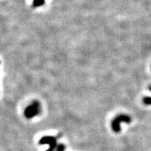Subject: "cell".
Listing matches in <instances>:
<instances>
[{
  "label": "cell",
  "mask_w": 151,
  "mask_h": 151,
  "mask_svg": "<svg viewBox=\"0 0 151 151\" xmlns=\"http://www.w3.org/2000/svg\"><path fill=\"white\" fill-rule=\"evenodd\" d=\"M132 121L131 117L127 114H119L112 120L111 127L115 133L120 132V123H130Z\"/></svg>",
  "instance_id": "obj_1"
},
{
  "label": "cell",
  "mask_w": 151,
  "mask_h": 151,
  "mask_svg": "<svg viewBox=\"0 0 151 151\" xmlns=\"http://www.w3.org/2000/svg\"><path fill=\"white\" fill-rule=\"evenodd\" d=\"M44 3H45V0H33V2H32V7L37 8V7L43 6Z\"/></svg>",
  "instance_id": "obj_4"
},
{
  "label": "cell",
  "mask_w": 151,
  "mask_h": 151,
  "mask_svg": "<svg viewBox=\"0 0 151 151\" xmlns=\"http://www.w3.org/2000/svg\"><path fill=\"white\" fill-rule=\"evenodd\" d=\"M143 103L145 105H151V97L150 96H146L143 99Z\"/></svg>",
  "instance_id": "obj_5"
},
{
  "label": "cell",
  "mask_w": 151,
  "mask_h": 151,
  "mask_svg": "<svg viewBox=\"0 0 151 151\" xmlns=\"http://www.w3.org/2000/svg\"><path fill=\"white\" fill-rule=\"evenodd\" d=\"M41 112V105L40 103L37 100H34L32 102V104L29 105L24 110V115L27 119L31 118L39 115Z\"/></svg>",
  "instance_id": "obj_2"
},
{
  "label": "cell",
  "mask_w": 151,
  "mask_h": 151,
  "mask_svg": "<svg viewBox=\"0 0 151 151\" xmlns=\"http://www.w3.org/2000/svg\"><path fill=\"white\" fill-rule=\"evenodd\" d=\"M66 149V147L64 144L63 143H60V144H58L57 147H56V151H64Z\"/></svg>",
  "instance_id": "obj_6"
},
{
  "label": "cell",
  "mask_w": 151,
  "mask_h": 151,
  "mask_svg": "<svg viewBox=\"0 0 151 151\" xmlns=\"http://www.w3.org/2000/svg\"><path fill=\"white\" fill-rule=\"evenodd\" d=\"M149 90H150V91H151V85H150V86H149Z\"/></svg>",
  "instance_id": "obj_7"
},
{
  "label": "cell",
  "mask_w": 151,
  "mask_h": 151,
  "mask_svg": "<svg viewBox=\"0 0 151 151\" xmlns=\"http://www.w3.org/2000/svg\"><path fill=\"white\" fill-rule=\"evenodd\" d=\"M39 143L40 145L42 144H48L50 146L49 150L52 151H56V147H57V143H56V137H42L41 139H40Z\"/></svg>",
  "instance_id": "obj_3"
}]
</instances>
